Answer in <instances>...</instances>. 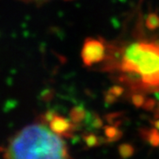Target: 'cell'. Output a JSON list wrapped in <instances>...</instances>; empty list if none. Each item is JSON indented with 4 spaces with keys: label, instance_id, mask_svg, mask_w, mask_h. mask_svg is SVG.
<instances>
[{
    "label": "cell",
    "instance_id": "1",
    "mask_svg": "<svg viewBox=\"0 0 159 159\" xmlns=\"http://www.w3.org/2000/svg\"><path fill=\"white\" fill-rule=\"evenodd\" d=\"M66 145L60 135L44 124L22 128L11 138L6 159H68Z\"/></svg>",
    "mask_w": 159,
    "mask_h": 159
},
{
    "label": "cell",
    "instance_id": "2",
    "mask_svg": "<svg viewBox=\"0 0 159 159\" xmlns=\"http://www.w3.org/2000/svg\"><path fill=\"white\" fill-rule=\"evenodd\" d=\"M122 78L144 89H159V43L139 41L126 45L119 58Z\"/></svg>",
    "mask_w": 159,
    "mask_h": 159
},
{
    "label": "cell",
    "instance_id": "3",
    "mask_svg": "<svg viewBox=\"0 0 159 159\" xmlns=\"http://www.w3.org/2000/svg\"><path fill=\"white\" fill-rule=\"evenodd\" d=\"M105 57V47L101 41L96 39H88L81 51V58L87 66L102 61Z\"/></svg>",
    "mask_w": 159,
    "mask_h": 159
},
{
    "label": "cell",
    "instance_id": "4",
    "mask_svg": "<svg viewBox=\"0 0 159 159\" xmlns=\"http://www.w3.org/2000/svg\"><path fill=\"white\" fill-rule=\"evenodd\" d=\"M50 121V127L54 133L57 134L58 135L62 136H69L72 134L73 125L69 123L67 119H64L59 116H52Z\"/></svg>",
    "mask_w": 159,
    "mask_h": 159
},
{
    "label": "cell",
    "instance_id": "5",
    "mask_svg": "<svg viewBox=\"0 0 159 159\" xmlns=\"http://www.w3.org/2000/svg\"><path fill=\"white\" fill-rule=\"evenodd\" d=\"M119 154L122 158H128L134 154V148L129 144H122L119 146Z\"/></svg>",
    "mask_w": 159,
    "mask_h": 159
},
{
    "label": "cell",
    "instance_id": "6",
    "mask_svg": "<svg viewBox=\"0 0 159 159\" xmlns=\"http://www.w3.org/2000/svg\"><path fill=\"white\" fill-rule=\"evenodd\" d=\"M105 134L110 141H115L118 140L121 136V133L117 128L114 127H108L105 130Z\"/></svg>",
    "mask_w": 159,
    "mask_h": 159
},
{
    "label": "cell",
    "instance_id": "7",
    "mask_svg": "<svg viewBox=\"0 0 159 159\" xmlns=\"http://www.w3.org/2000/svg\"><path fill=\"white\" fill-rule=\"evenodd\" d=\"M84 141H85L86 144L89 147H95V146H97L99 144V140L97 139V137L96 135H93V134L87 135L84 138Z\"/></svg>",
    "mask_w": 159,
    "mask_h": 159
},
{
    "label": "cell",
    "instance_id": "8",
    "mask_svg": "<svg viewBox=\"0 0 159 159\" xmlns=\"http://www.w3.org/2000/svg\"><path fill=\"white\" fill-rule=\"evenodd\" d=\"M83 115L84 114L82 113L81 110H76V109L74 110V112L71 114L73 121H74V122H79V121H80L82 119V118H83Z\"/></svg>",
    "mask_w": 159,
    "mask_h": 159
},
{
    "label": "cell",
    "instance_id": "9",
    "mask_svg": "<svg viewBox=\"0 0 159 159\" xmlns=\"http://www.w3.org/2000/svg\"><path fill=\"white\" fill-rule=\"evenodd\" d=\"M149 23H151L149 28L153 29L155 27H157L159 25V18L157 15H151L148 20V24H149Z\"/></svg>",
    "mask_w": 159,
    "mask_h": 159
},
{
    "label": "cell",
    "instance_id": "10",
    "mask_svg": "<svg viewBox=\"0 0 159 159\" xmlns=\"http://www.w3.org/2000/svg\"><path fill=\"white\" fill-rule=\"evenodd\" d=\"M156 127H157V129H159V120L157 122V123H156Z\"/></svg>",
    "mask_w": 159,
    "mask_h": 159
},
{
    "label": "cell",
    "instance_id": "11",
    "mask_svg": "<svg viewBox=\"0 0 159 159\" xmlns=\"http://www.w3.org/2000/svg\"><path fill=\"white\" fill-rule=\"evenodd\" d=\"M31 1H43V0H31Z\"/></svg>",
    "mask_w": 159,
    "mask_h": 159
}]
</instances>
